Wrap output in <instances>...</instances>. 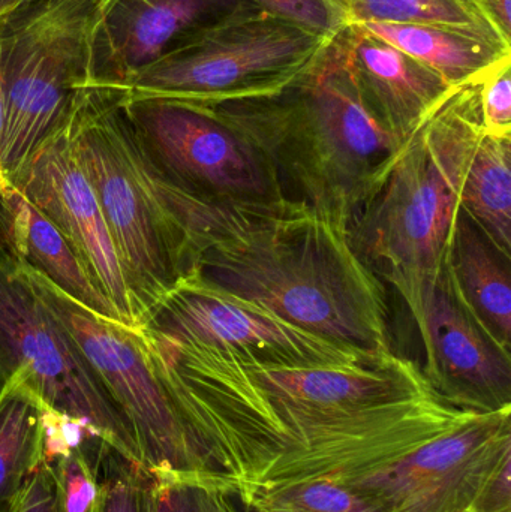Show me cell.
Returning a JSON list of instances; mask_svg holds the SVG:
<instances>
[{
	"label": "cell",
	"mask_w": 511,
	"mask_h": 512,
	"mask_svg": "<svg viewBox=\"0 0 511 512\" xmlns=\"http://www.w3.org/2000/svg\"><path fill=\"white\" fill-rule=\"evenodd\" d=\"M333 481L383 512H511V411L477 414L396 462Z\"/></svg>",
	"instance_id": "9"
},
{
	"label": "cell",
	"mask_w": 511,
	"mask_h": 512,
	"mask_svg": "<svg viewBox=\"0 0 511 512\" xmlns=\"http://www.w3.org/2000/svg\"><path fill=\"white\" fill-rule=\"evenodd\" d=\"M330 38L246 0L111 89L126 102L156 99L198 107L266 95L302 72Z\"/></svg>",
	"instance_id": "5"
},
{
	"label": "cell",
	"mask_w": 511,
	"mask_h": 512,
	"mask_svg": "<svg viewBox=\"0 0 511 512\" xmlns=\"http://www.w3.org/2000/svg\"><path fill=\"white\" fill-rule=\"evenodd\" d=\"M453 279L468 309L507 351H511V258L459 210L447 248Z\"/></svg>",
	"instance_id": "17"
},
{
	"label": "cell",
	"mask_w": 511,
	"mask_h": 512,
	"mask_svg": "<svg viewBox=\"0 0 511 512\" xmlns=\"http://www.w3.org/2000/svg\"><path fill=\"white\" fill-rule=\"evenodd\" d=\"M101 505L98 512H149L152 475L105 447L101 462Z\"/></svg>",
	"instance_id": "25"
},
{
	"label": "cell",
	"mask_w": 511,
	"mask_h": 512,
	"mask_svg": "<svg viewBox=\"0 0 511 512\" xmlns=\"http://www.w3.org/2000/svg\"><path fill=\"white\" fill-rule=\"evenodd\" d=\"M237 501L243 512H383L353 487L333 480L255 487Z\"/></svg>",
	"instance_id": "22"
},
{
	"label": "cell",
	"mask_w": 511,
	"mask_h": 512,
	"mask_svg": "<svg viewBox=\"0 0 511 512\" xmlns=\"http://www.w3.org/2000/svg\"><path fill=\"white\" fill-rule=\"evenodd\" d=\"M149 512H243L236 490L215 477L152 475Z\"/></svg>",
	"instance_id": "24"
},
{
	"label": "cell",
	"mask_w": 511,
	"mask_h": 512,
	"mask_svg": "<svg viewBox=\"0 0 511 512\" xmlns=\"http://www.w3.org/2000/svg\"><path fill=\"white\" fill-rule=\"evenodd\" d=\"M483 128L492 137H511V60L480 83Z\"/></svg>",
	"instance_id": "27"
},
{
	"label": "cell",
	"mask_w": 511,
	"mask_h": 512,
	"mask_svg": "<svg viewBox=\"0 0 511 512\" xmlns=\"http://www.w3.org/2000/svg\"><path fill=\"white\" fill-rule=\"evenodd\" d=\"M68 116L39 146L12 186L59 228L123 322L143 328V313L129 288L98 198L72 155Z\"/></svg>",
	"instance_id": "13"
},
{
	"label": "cell",
	"mask_w": 511,
	"mask_h": 512,
	"mask_svg": "<svg viewBox=\"0 0 511 512\" xmlns=\"http://www.w3.org/2000/svg\"><path fill=\"white\" fill-rule=\"evenodd\" d=\"M143 328L171 342L231 349L269 366L344 367L389 355L330 342L197 274L180 280Z\"/></svg>",
	"instance_id": "11"
},
{
	"label": "cell",
	"mask_w": 511,
	"mask_h": 512,
	"mask_svg": "<svg viewBox=\"0 0 511 512\" xmlns=\"http://www.w3.org/2000/svg\"><path fill=\"white\" fill-rule=\"evenodd\" d=\"M14 512H57L53 474L47 462L30 478Z\"/></svg>",
	"instance_id": "28"
},
{
	"label": "cell",
	"mask_w": 511,
	"mask_h": 512,
	"mask_svg": "<svg viewBox=\"0 0 511 512\" xmlns=\"http://www.w3.org/2000/svg\"><path fill=\"white\" fill-rule=\"evenodd\" d=\"M246 0H108L93 45L92 84L119 87L198 27Z\"/></svg>",
	"instance_id": "14"
},
{
	"label": "cell",
	"mask_w": 511,
	"mask_h": 512,
	"mask_svg": "<svg viewBox=\"0 0 511 512\" xmlns=\"http://www.w3.org/2000/svg\"><path fill=\"white\" fill-rule=\"evenodd\" d=\"M366 30L440 74L450 86L482 83L511 60V47L452 27L417 23H366Z\"/></svg>",
	"instance_id": "18"
},
{
	"label": "cell",
	"mask_w": 511,
	"mask_h": 512,
	"mask_svg": "<svg viewBox=\"0 0 511 512\" xmlns=\"http://www.w3.org/2000/svg\"><path fill=\"white\" fill-rule=\"evenodd\" d=\"M3 125H5V104H3L2 86H0V149H2ZM9 185L11 183L6 180L5 174H3L2 162H0V192L8 188Z\"/></svg>",
	"instance_id": "31"
},
{
	"label": "cell",
	"mask_w": 511,
	"mask_h": 512,
	"mask_svg": "<svg viewBox=\"0 0 511 512\" xmlns=\"http://www.w3.org/2000/svg\"><path fill=\"white\" fill-rule=\"evenodd\" d=\"M489 17L511 38V0H479Z\"/></svg>",
	"instance_id": "29"
},
{
	"label": "cell",
	"mask_w": 511,
	"mask_h": 512,
	"mask_svg": "<svg viewBox=\"0 0 511 512\" xmlns=\"http://www.w3.org/2000/svg\"><path fill=\"white\" fill-rule=\"evenodd\" d=\"M68 132L72 155L95 191L146 324L156 304L189 274L185 231L164 179L144 153L119 90H78Z\"/></svg>",
	"instance_id": "4"
},
{
	"label": "cell",
	"mask_w": 511,
	"mask_h": 512,
	"mask_svg": "<svg viewBox=\"0 0 511 512\" xmlns=\"http://www.w3.org/2000/svg\"><path fill=\"white\" fill-rule=\"evenodd\" d=\"M45 403L15 375L0 388V512H14L45 462Z\"/></svg>",
	"instance_id": "19"
},
{
	"label": "cell",
	"mask_w": 511,
	"mask_h": 512,
	"mask_svg": "<svg viewBox=\"0 0 511 512\" xmlns=\"http://www.w3.org/2000/svg\"><path fill=\"white\" fill-rule=\"evenodd\" d=\"M15 375L47 408L86 424L123 459L143 466L131 427L0 243V388Z\"/></svg>",
	"instance_id": "8"
},
{
	"label": "cell",
	"mask_w": 511,
	"mask_h": 512,
	"mask_svg": "<svg viewBox=\"0 0 511 512\" xmlns=\"http://www.w3.org/2000/svg\"><path fill=\"white\" fill-rule=\"evenodd\" d=\"M345 24L417 23L452 27L504 47L511 38L489 17L479 0H326Z\"/></svg>",
	"instance_id": "21"
},
{
	"label": "cell",
	"mask_w": 511,
	"mask_h": 512,
	"mask_svg": "<svg viewBox=\"0 0 511 512\" xmlns=\"http://www.w3.org/2000/svg\"><path fill=\"white\" fill-rule=\"evenodd\" d=\"M18 262L131 427L143 468L150 475L227 481L210 468L159 381L143 330L89 312L38 270Z\"/></svg>",
	"instance_id": "7"
},
{
	"label": "cell",
	"mask_w": 511,
	"mask_h": 512,
	"mask_svg": "<svg viewBox=\"0 0 511 512\" xmlns=\"http://www.w3.org/2000/svg\"><path fill=\"white\" fill-rule=\"evenodd\" d=\"M170 198L185 231L188 276L330 342L392 354L386 286L350 234L287 198L213 203L171 183Z\"/></svg>",
	"instance_id": "1"
},
{
	"label": "cell",
	"mask_w": 511,
	"mask_h": 512,
	"mask_svg": "<svg viewBox=\"0 0 511 512\" xmlns=\"http://www.w3.org/2000/svg\"><path fill=\"white\" fill-rule=\"evenodd\" d=\"M425 349L422 373L446 405L477 414L511 411V355L468 309L449 261L416 322Z\"/></svg>",
	"instance_id": "12"
},
{
	"label": "cell",
	"mask_w": 511,
	"mask_h": 512,
	"mask_svg": "<svg viewBox=\"0 0 511 512\" xmlns=\"http://www.w3.org/2000/svg\"><path fill=\"white\" fill-rule=\"evenodd\" d=\"M198 108L257 149L282 197L348 234L404 144L366 107L339 32L281 89Z\"/></svg>",
	"instance_id": "2"
},
{
	"label": "cell",
	"mask_w": 511,
	"mask_h": 512,
	"mask_svg": "<svg viewBox=\"0 0 511 512\" xmlns=\"http://www.w3.org/2000/svg\"><path fill=\"white\" fill-rule=\"evenodd\" d=\"M35 2L36 0H0V29L18 12Z\"/></svg>",
	"instance_id": "30"
},
{
	"label": "cell",
	"mask_w": 511,
	"mask_h": 512,
	"mask_svg": "<svg viewBox=\"0 0 511 512\" xmlns=\"http://www.w3.org/2000/svg\"><path fill=\"white\" fill-rule=\"evenodd\" d=\"M0 243L84 309L125 324L59 228L12 185L0 192Z\"/></svg>",
	"instance_id": "16"
},
{
	"label": "cell",
	"mask_w": 511,
	"mask_h": 512,
	"mask_svg": "<svg viewBox=\"0 0 511 512\" xmlns=\"http://www.w3.org/2000/svg\"><path fill=\"white\" fill-rule=\"evenodd\" d=\"M339 35L366 107L401 143L455 87L362 24L345 26Z\"/></svg>",
	"instance_id": "15"
},
{
	"label": "cell",
	"mask_w": 511,
	"mask_h": 512,
	"mask_svg": "<svg viewBox=\"0 0 511 512\" xmlns=\"http://www.w3.org/2000/svg\"><path fill=\"white\" fill-rule=\"evenodd\" d=\"M461 207L511 258V137L483 132L462 186Z\"/></svg>",
	"instance_id": "20"
},
{
	"label": "cell",
	"mask_w": 511,
	"mask_h": 512,
	"mask_svg": "<svg viewBox=\"0 0 511 512\" xmlns=\"http://www.w3.org/2000/svg\"><path fill=\"white\" fill-rule=\"evenodd\" d=\"M483 132L480 83L452 87L404 141L386 182L351 227L354 251L398 291L414 322L446 259Z\"/></svg>",
	"instance_id": "3"
},
{
	"label": "cell",
	"mask_w": 511,
	"mask_h": 512,
	"mask_svg": "<svg viewBox=\"0 0 511 512\" xmlns=\"http://www.w3.org/2000/svg\"><path fill=\"white\" fill-rule=\"evenodd\" d=\"M276 17L306 27L323 36H335L344 29V18L326 0H248Z\"/></svg>",
	"instance_id": "26"
},
{
	"label": "cell",
	"mask_w": 511,
	"mask_h": 512,
	"mask_svg": "<svg viewBox=\"0 0 511 512\" xmlns=\"http://www.w3.org/2000/svg\"><path fill=\"white\" fill-rule=\"evenodd\" d=\"M105 447L101 438L89 439L50 463L57 512L99 511Z\"/></svg>",
	"instance_id": "23"
},
{
	"label": "cell",
	"mask_w": 511,
	"mask_h": 512,
	"mask_svg": "<svg viewBox=\"0 0 511 512\" xmlns=\"http://www.w3.org/2000/svg\"><path fill=\"white\" fill-rule=\"evenodd\" d=\"M108 0H36L0 29L5 104L0 162L11 185L92 84L93 45Z\"/></svg>",
	"instance_id": "6"
},
{
	"label": "cell",
	"mask_w": 511,
	"mask_h": 512,
	"mask_svg": "<svg viewBox=\"0 0 511 512\" xmlns=\"http://www.w3.org/2000/svg\"><path fill=\"white\" fill-rule=\"evenodd\" d=\"M123 107L153 167L180 191L213 203L284 198L257 149L207 111L156 99Z\"/></svg>",
	"instance_id": "10"
}]
</instances>
